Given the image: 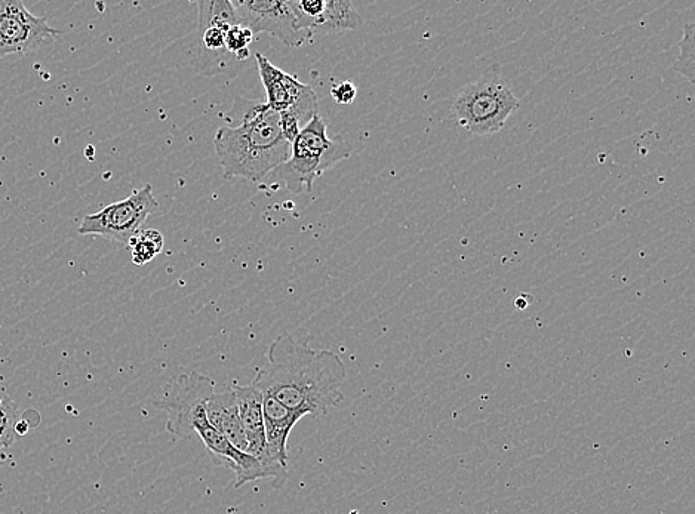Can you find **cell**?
Segmentation results:
<instances>
[{
    "label": "cell",
    "mask_w": 695,
    "mask_h": 514,
    "mask_svg": "<svg viewBox=\"0 0 695 514\" xmlns=\"http://www.w3.org/2000/svg\"><path fill=\"white\" fill-rule=\"evenodd\" d=\"M346 377V366L337 353L310 349L284 334L273 341L266 365L258 369L251 384L301 418H319L343 402L341 387Z\"/></svg>",
    "instance_id": "6da1fadb"
},
{
    "label": "cell",
    "mask_w": 695,
    "mask_h": 514,
    "mask_svg": "<svg viewBox=\"0 0 695 514\" xmlns=\"http://www.w3.org/2000/svg\"><path fill=\"white\" fill-rule=\"evenodd\" d=\"M230 118L215 134V153L224 177H241L251 183L266 180L291 156V143L282 132L281 118L263 101L238 97Z\"/></svg>",
    "instance_id": "7a4b0ae2"
},
{
    "label": "cell",
    "mask_w": 695,
    "mask_h": 514,
    "mask_svg": "<svg viewBox=\"0 0 695 514\" xmlns=\"http://www.w3.org/2000/svg\"><path fill=\"white\" fill-rule=\"evenodd\" d=\"M352 156V146L341 135L328 137L327 122L316 115L291 144V156L279 168L292 193H310L324 172Z\"/></svg>",
    "instance_id": "3957f363"
},
{
    "label": "cell",
    "mask_w": 695,
    "mask_h": 514,
    "mask_svg": "<svg viewBox=\"0 0 695 514\" xmlns=\"http://www.w3.org/2000/svg\"><path fill=\"white\" fill-rule=\"evenodd\" d=\"M518 109V97L494 64L484 76L458 92L452 103V116L461 128L481 137L500 132Z\"/></svg>",
    "instance_id": "277c9868"
},
{
    "label": "cell",
    "mask_w": 695,
    "mask_h": 514,
    "mask_svg": "<svg viewBox=\"0 0 695 514\" xmlns=\"http://www.w3.org/2000/svg\"><path fill=\"white\" fill-rule=\"evenodd\" d=\"M258 73L266 91L264 103L278 113L281 118L282 132L285 138L292 141L300 134L318 113V95L315 89L307 83L300 82L295 76L289 75L279 67L273 66L269 58L257 52Z\"/></svg>",
    "instance_id": "5b68a950"
},
{
    "label": "cell",
    "mask_w": 695,
    "mask_h": 514,
    "mask_svg": "<svg viewBox=\"0 0 695 514\" xmlns=\"http://www.w3.org/2000/svg\"><path fill=\"white\" fill-rule=\"evenodd\" d=\"M159 209L150 184L135 190L129 198L110 203L101 211L86 215L78 232L82 236H101L128 245L146 223L150 215Z\"/></svg>",
    "instance_id": "8992f818"
},
{
    "label": "cell",
    "mask_w": 695,
    "mask_h": 514,
    "mask_svg": "<svg viewBox=\"0 0 695 514\" xmlns=\"http://www.w3.org/2000/svg\"><path fill=\"white\" fill-rule=\"evenodd\" d=\"M195 5L199 9V24L193 66L202 75H220L229 66L226 35L238 26L235 9L230 0H201Z\"/></svg>",
    "instance_id": "52a82bcc"
},
{
    "label": "cell",
    "mask_w": 695,
    "mask_h": 514,
    "mask_svg": "<svg viewBox=\"0 0 695 514\" xmlns=\"http://www.w3.org/2000/svg\"><path fill=\"white\" fill-rule=\"evenodd\" d=\"M235 9L236 23L252 35L269 33L291 48H301L312 36L298 29L288 0H230Z\"/></svg>",
    "instance_id": "ba28073f"
},
{
    "label": "cell",
    "mask_w": 695,
    "mask_h": 514,
    "mask_svg": "<svg viewBox=\"0 0 695 514\" xmlns=\"http://www.w3.org/2000/svg\"><path fill=\"white\" fill-rule=\"evenodd\" d=\"M60 35L46 17H36L20 0H0V60L38 51Z\"/></svg>",
    "instance_id": "9c48e42d"
},
{
    "label": "cell",
    "mask_w": 695,
    "mask_h": 514,
    "mask_svg": "<svg viewBox=\"0 0 695 514\" xmlns=\"http://www.w3.org/2000/svg\"><path fill=\"white\" fill-rule=\"evenodd\" d=\"M298 29L315 36L316 33L350 32L364 26L359 12L349 0H288Z\"/></svg>",
    "instance_id": "30bf717a"
},
{
    "label": "cell",
    "mask_w": 695,
    "mask_h": 514,
    "mask_svg": "<svg viewBox=\"0 0 695 514\" xmlns=\"http://www.w3.org/2000/svg\"><path fill=\"white\" fill-rule=\"evenodd\" d=\"M238 399L239 417L244 427L246 454L254 457L266 470L275 486H282L288 479V470L273 463L267 451L266 429H264L263 397L252 384L233 386Z\"/></svg>",
    "instance_id": "8fae6325"
},
{
    "label": "cell",
    "mask_w": 695,
    "mask_h": 514,
    "mask_svg": "<svg viewBox=\"0 0 695 514\" xmlns=\"http://www.w3.org/2000/svg\"><path fill=\"white\" fill-rule=\"evenodd\" d=\"M261 397H263L267 451L273 463L288 470V439L301 417L291 409L285 408L275 397L269 395H261Z\"/></svg>",
    "instance_id": "7c38bea8"
},
{
    "label": "cell",
    "mask_w": 695,
    "mask_h": 514,
    "mask_svg": "<svg viewBox=\"0 0 695 514\" xmlns=\"http://www.w3.org/2000/svg\"><path fill=\"white\" fill-rule=\"evenodd\" d=\"M206 417L215 430L221 433L235 448L246 452V439L241 417H239L238 399L233 386L215 389L205 405Z\"/></svg>",
    "instance_id": "4fadbf2b"
},
{
    "label": "cell",
    "mask_w": 695,
    "mask_h": 514,
    "mask_svg": "<svg viewBox=\"0 0 695 514\" xmlns=\"http://www.w3.org/2000/svg\"><path fill=\"white\" fill-rule=\"evenodd\" d=\"M131 248L132 263L144 266L158 257L164 249V236L158 230H140L128 243Z\"/></svg>",
    "instance_id": "5bb4252c"
},
{
    "label": "cell",
    "mask_w": 695,
    "mask_h": 514,
    "mask_svg": "<svg viewBox=\"0 0 695 514\" xmlns=\"http://www.w3.org/2000/svg\"><path fill=\"white\" fill-rule=\"evenodd\" d=\"M694 6L690 11V18L684 24V38L679 43V57L676 58L675 72L684 76L690 83H694L695 67H694V39H695V23H694Z\"/></svg>",
    "instance_id": "9a60e30c"
},
{
    "label": "cell",
    "mask_w": 695,
    "mask_h": 514,
    "mask_svg": "<svg viewBox=\"0 0 695 514\" xmlns=\"http://www.w3.org/2000/svg\"><path fill=\"white\" fill-rule=\"evenodd\" d=\"M18 417L17 403L6 395L0 396V449L11 448L17 440Z\"/></svg>",
    "instance_id": "2e32d148"
},
{
    "label": "cell",
    "mask_w": 695,
    "mask_h": 514,
    "mask_svg": "<svg viewBox=\"0 0 695 514\" xmlns=\"http://www.w3.org/2000/svg\"><path fill=\"white\" fill-rule=\"evenodd\" d=\"M255 36L248 29L241 26H233L226 35V49L230 55H235L238 60H246L251 55L248 46Z\"/></svg>",
    "instance_id": "e0dca14e"
},
{
    "label": "cell",
    "mask_w": 695,
    "mask_h": 514,
    "mask_svg": "<svg viewBox=\"0 0 695 514\" xmlns=\"http://www.w3.org/2000/svg\"><path fill=\"white\" fill-rule=\"evenodd\" d=\"M356 95H358V88L350 80L335 83L331 88V97L334 98L335 103L341 104V106L352 104L356 100Z\"/></svg>",
    "instance_id": "ac0fdd59"
},
{
    "label": "cell",
    "mask_w": 695,
    "mask_h": 514,
    "mask_svg": "<svg viewBox=\"0 0 695 514\" xmlns=\"http://www.w3.org/2000/svg\"><path fill=\"white\" fill-rule=\"evenodd\" d=\"M530 295L524 294L521 297L516 298L515 306L518 310H525L532 303V298H528Z\"/></svg>",
    "instance_id": "d6986e66"
}]
</instances>
